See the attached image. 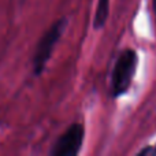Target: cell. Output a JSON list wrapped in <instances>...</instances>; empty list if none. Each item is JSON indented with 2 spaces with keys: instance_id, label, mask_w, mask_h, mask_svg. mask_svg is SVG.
Segmentation results:
<instances>
[{
  "instance_id": "6da1fadb",
  "label": "cell",
  "mask_w": 156,
  "mask_h": 156,
  "mask_svg": "<svg viewBox=\"0 0 156 156\" xmlns=\"http://www.w3.org/2000/svg\"><path fill=\"white\" fill-rule=\"evenodd\" d=\"M66 25H67V19L59 18L58 21H55L40 37L37 47H36V51H34V54H33V60H32L33 71H34L36 76L43 74L47 63L49 62V59H51V56H52L55 45L58 44V41L60 40L63 32H65Z\"/></svg>"
},
{
  "instance_id": "7a4b0ae2",
  "label": "cell",
  "mask_w": 156,
  "mask_h": 156,
  "mask_svg": "<svg viewBox=\"0 0 156 156\" xmlns=\"http://www.w3.org/2000/svg\"><path fill=\"white\" fill-rule=\"evenodd\" d=\"M137 60L138 58L134 49L126 48L119 54L111 76V90L115 97L122 96L129 90L136 74Z\"/></svg>"
},
{
  "instance_id": "3957f363",
  "label": "cell",
  "mask_w": 156,
  "mask_h": 156,
  "mask_svg": "<svg viewBox=\"0 0 156 156\" xmlns=\"http://www.w3.org/2000/svg\"><path fill=\"white\" fill-rule=\"evenodd\" d=\"M83 141V126L81 123H71L60 134L51 151L52 156H76L80 154Z\"/></svg>"
},
{
  "instance_id": "277c9868",
  "label": "cell",
  "mask_w": 156,
  "mask_h": 156,
  "mask_svg": "<svg viewBox=\"0 0 156 156\" xmlns=\"http://www.w3.org/2000/svg\"><path fill=\"white\" fill-rule=\"evenodd\" d=\"M108 14H110V0H97V7L93 19L94 30H99L104 26L108 19Z\"/></svg>"
},
{
  "instance_id": "5b68a950",
  "label": "cell",
  "mask_w": 156,
  "mask_h": 156,
  "mask_svg": "<svg viewBox=\"0 0 156 156\" xmlns=\"http://www.w3.org/2000/svg\"><path fill=\"white\" fill-rule=\"evenodd\" d=\"M138 155H156V147H147V148L141 149Z\"/></svg>"
},
{
  "instance_id": "8992f818",
  "label": "cell",
  "mask_w": 156,
  "mask_h": 156,
  "mask_svg": "<svg viewBox=\"0 0 156 156\" xmlns=\"http://www.w3.org/2000/svg\"><path fill=\"white\" fill-rule=\"evenodd\" d=\"M154 10H155V12H156V0H154Z\"/></svg>"
}]
</instances>
